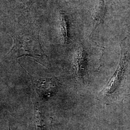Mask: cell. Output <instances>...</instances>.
Returning <instances> with one entry per match:
<instances>
[{
    "mask_svg": "<svg viewBox=\"0 0 130 130\" xmlns=\"http://www.w3.org/2000/svg\"><path fill=\"white\" fill-rule=\"evenodd\" d=\"M127 61L126 52H124L122 47L121 60L117 69L106 86L98 95V100L103 103L112 104L119 102L124 98L122 87L125 79Z\"/></svg>",
    "mask_w": 130,
    "mask_h": 130,
    "instance_id": "obj_1",
    "label": "cell"
},
{
    "mask_svg": "<svg viewBox=\"0 0 130 130\" xmlns=\"http://www.w3.org/2000/svg\"><path fill=\"white\" fill-rule=\"evenodd\" d=\"M14 44L8 55L17 58L30 56L40 58L44 56L38 38L31 35H24L13 37Z\"/></svg>",
    "mask_w": 130,
    "mask_h": 130,
    "instance_id": "obj_2",
    "label": "cell"
},
{
    "mask_svg": "<svg viewBox=\"0 0 130 130\" xmlns=\"http://www.w3.org/2000/svg\"><path fill=\"white\" fill-rule=\"evenodd\" d=\"M106 11V7L104 0H98L92 14L94 29H96L100 24L103 23Z\"/></svg>",
    "mask_w": 130,
    "mask_h": 130,
    "instance_id": "obj_3",
    "label": "cell"
},
{
    "mask_svg": "<svg viewBox=\"0 0 130 130\" xmlns=\"http://www.w3.org/2000/svg\"><path fill=\"white\" fill-rule=\"evenodd\" d=\"M86 52L84 49L79 48L75 54L74 64L76 69L77 74L79 77H83L86 65Z\"/></svg>",
    "mask_w": 130,
    "mask_h": 130,
    "instance_id": "obj_4",
    "label": "cell"
},
{
    "mask_svg": "<svg viewBox=\"0 0 130 130\" xmlns=\"http://www.w3.org/2000/svg\"><path fill=\"white\" fill-rule=\"evenodd\" d=\"M36 85L39 91L45 95H49L55 93L57 89V84L51 79H44L38 80Z\"/></svg>",
    "mask_w": 130,
    "mask_h": 130,
    "instance_id": "obj_5",
    "label": "cell"
},
{
    "mask_svg": "<svg viewBox=\"0 0 130 130\" xmlns=\"http://www.w3.org/2000/svg\"><path fill=\"white\" fill-rule=\"evenodd\" d=\"M61 37L65 44H68L69 42V37L68 35V21L65 14L61 13L60 21Z\"/></svg>",
    "mask_w": 130,
    "mask_h": 130,
    "instance_id": "obj_6",
    "label": "cell"
},
{
    "mask_svg": "<svg viewBox=\"0 0 130 130\" xmlns=\"http://www.w3.org/2000/svg\"><path fill=\"white\" fill-rule=\"evenodd\" d=\"M36 130H45V124L44 122L43 117L42 113L39 111L37 108L36 111Z\"/></svg>",
    "mask_w": 130,
    "mask_h": 130,
    "instance_id": "obj_7",
    "label": "cell"
},
{
    "mask_svg": "<svg viewBox=\"0 0 130 130\" xmlns=\"http://www.w3.org/2000/svg\"><path fill=\"white\" fill-rule=\"evenodd\" d=\"M24 1H25V2H28L29 0H23Z\"/></svg>",
    "mask_w": 130,
    "mask_h": 130,
    "instance_id": "obj_8",
    "label": "cell"
}]
</instances>
